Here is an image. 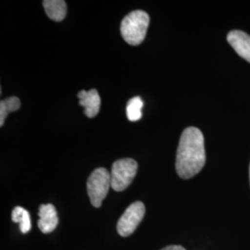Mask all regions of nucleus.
<instances>
[{
	"mask_svg": "<svg viewBox=\"0 0 250 250\" xmlns=\"http://www.w3.org/2000/svg\"><path fill=\"white\" fill-rule=\"evenodd\" d=\"M144 102L141 98L134 97L130 99L127 103L126 107V114L129 121L137 122L142 118V108Z\"/></svg>",
	"mask_w": 250,
	"mask_h": 250,
	"instance_id": "nucleus-11",
	"label": "nucleus"
},
{
	"mask_svg": "<svg viewBox=\"0 0 250 250\" xmlns=\"http://www.w3.org/2000/svg\"><path fill=\"white\" fill-rule=\"evenodd\" d=\"M137 170L138 164L133 159H122L115 161L110 172L111 188L117 192L125 190L132 184Z\"/></svg>",
	"mask_w": 250,
	"mask_h": 250,
	"instance_id": "nucleus-4",
	"label": "nucleus"
},
{
	"mask_svg": "<svg viewBox=\"0 0 250 250\" xmlns=\"http://www.w3.org/2000/svg\"><path fill=\"white\" fill-rule=\"evenodd\" d=\"M227 41L236 53L250 63V35L239 30H233L227 35Z\"/></svg>",
	"mask_w": 250,
	"mask_h": 250,
	"instance_id": "nucleus-6",
	"label": "nucleus"
},
{
	"mask_svg": "<svg viewBox=\"0 0 250 250\" xmlns=\"http://www.w3.org/2000/svg\"><path fill=\"white\" fill-rule=\"evenodd\" d=\"M206 163L205 143L202 132L188 127L181 135L175 168L182 179H190L202 170Z\"/></svg>",
	"mask_w": 250,
	"mask_h": 250,
	"instance_id": "nucleus-1",
	"label": "nucleus"
},
{
	"mask_svg": "<svg viewBox=\"0 0 250 250\" xmlns=\"http://www.w3.org/2000/svg\"><path fill=\"white\" fill-rule=\"evenodd\" d=\"M146 214V207L143 202L136 201L129 206L125 213L122 215L117 224V232L123 236L127 237L134 233L138 225L142 222Z\"/></svg>",
	"mask_w": 250,
	"mask_h": 250,
	"instance_id": "nucleus-5",
	"label": "nucleus"
},
{
	"mask_svg": "<svg viewBox=\"0 0 250 250\" xmlns=\"http://www.w3.org/2000/svg\"><path fill=\"white\" fill-rule=\"evenodd\" d=\"M21 107V101L16 97H10L0 102V126H3L9 112L18 110Z\"/></svg>",
	"mask_w": 250,
	"mask_h": 250,
	"instance_id": "nucleus-12",
	"label": "nucleus"
},
{
	"mask_svg": "<svg viewBox=\"0 0 250 250\" xmlns=\"http://www.w3.org/2000/svg\"><path fill=\"white\" fill-rule=\"evenodd\" d=\"M38 228L43 233H50L57 228L59 218L57 209L52 204H43L39 207Z\"/></svg>",
	"mask_w": 250,
	"mask_h": 250,
	"instance_id": "nucleus-7",
	"label": "nucleus"
},
{
	"mask_svg": "<svg viewBox=\"0 0 250 250\" xmlns=\"http://www.w3.org/2000/svg\"><path fill=\"white\" fill-rule=\"evenodd\" d=\"M43 6L46 15L55 21H62L67 14V5L63 0H45Z\"/></svg>",
	"mask_w": 250,
	"mask_h": 250,
	"instance_id": "nucleus-9",
	"label": "nucleus"
},
{
	"mask_svg": "<svg viewBox=\"0 0 250 250\" xmlns=\"http://www.w3.org/2000/svg\"><path fill=\"white\" fill-rule=\"evenodd\" d=\"M161 250H187L185 248H183L182 246H177V245H170L168 247H165Z\"/></svg>",
	"mask_w": 250,
	"mask_h": 250,
	"instance_id": "nucleus-13",
	"label": "nucleus"
},
{
	"mask_svg": "<svg viewBox=\"0 0 250 250\" xmlns=\"http://www.w3.org/2000/svg\"><path fill=\"white\" fill-rule=\"evenodd\" d=\"M11 220L16 224H20V230L22 233L30 232L32 228L31 217L29 212L23 208L15 207L11 213Z\"/></svg>",
	"mask_w": 250,
	"mask_h": 250,
	"instance_id": "nucleus-10",
	"label": "nucleus"
},
{
	"mask_svg": "<svg viewBox=\"0 0 250 250\" xmlns=\"http://www.w3.org/2000/svg\"><path fill=\"white\" fill-rule=\"evenodd\" d=\"M111 188L110 173L105 168H98L90 174L87 180V193L91 204L100 208Z\"/></svg>",
	"mask_w": 250,
	"mask_h": 250,
	"instance_id": "nucleus-3",
	"label": "nucleus"
},
{
	"mask_svg": "<svg viewBox=\"0 0 250 250\" xmlns=\"http://www.w3.org/2000/svg\"><path fill=\"white\" fill-rule=\"evenodd\" d=\"M149 16L143 10H134L125 16L121 23V33L126 43L140 45L146 36Z\"/></svg>",
	"mask_w": 250,
	"mask_h": 250,
	"instance_id": "nucleus-2",
	"label": "nucleus"
},
{
	"mask_svg": "<svg viewBox=\"0 0 250 250\" xmlns=\"http://www.w3.org/2000/svg\"></svg>",
	"mask_w": 250,
	"mask_h": 250,
	"instance_id": "nucleus-14",
	"label": "nucleus"
},
{
	"mask_svg": "<svg viewBox=\"0 0 250 250\" xmlns=\"http://www.w3.org/2000/svg\"><path fill=\"white\" fill-rule=\"evenodd\" d=\"M77 96L80 99L81 106L84 107V114L88 118H94L99 114L101 99L97 90H82Z\"/></svg>",
	"mask_w": 250,
	"mask_h": 250,
	"instance_id": "nucleus-8",
	"label": "nucleus"
}]
</instances>
